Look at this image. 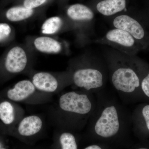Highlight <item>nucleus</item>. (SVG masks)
Returning a JSON list of instances; mask_svg holds the SVG:
<instances>
[{"instance_id": "16", "label": "nucleus", "mask_w": 149, "mask_h": 149, "mask_svg": "<svg viewBox=\"0 0 149 149\" xmlns=\"http://www.w3.org/2000/svg\"><path fill=\"white\" fill-rule=\"evenodd\" d=\"M126 0H100L95 8L102 15L110 17L126 10Z\"/></svg>"}, {"instance_id": "20", "label": "nucleus", "mask_w": 149, "mask_h": 149, "mask_svg": "<svg viewBox=\"0 0 149 149\" xmlns=\"http://www.w3.org/2000/svg\"><path fill=\"white\" fill-rule=\"evenodd\" d=\"M141 88L145 102H149V64L147 63L141 80Z\"/></svg>"}, {"instance_id": "11", "label": "nucleus", "mask_w": 149, "mask_h": 149, "mask_svg": "<svg viewBox=\"0 0 149 149\" xmlns=\"http://www.w3.org/2000/svg\"><path fill=\"white\" fill-rule=\"evenodd\" d=\"M25 43L35 52L63 55H69L71 54L69 43L56 36H28Z\"/></svg>"}, {"instance_id": "23", "label": "nucleus", "mask_w": 149, "mask_h": 149, "mask_svg": "<svg viewBox=\"0 0 149 149\" xmlns=\"http://www.w3.org/2000/svg\"><path fill=\"white\" fill-rule=\"evenodd\" d=\"M136 149H149V148H146V147H141V148Z\"/></svg>"}, {"instance_id": "21", "label": "nucleus", "mask_w": 149, "mask_h": 149, "mask_svg": "<svg viewBox=\"0 0 149 149\" xmlns=\"http://www.w3.org/2000/svg\"><path fill=\"white\" fill-rule=\"evenodd\" d=\"M49 0H22V5L27 8L35 9L45 4Z\"/></svg>"}, {"instance_id": "4", "label": "nucleus", "mask_w": 149, "mask_h": 149, "mask_svg": "<svg viewBox=\"0 0 149 149\" xmlns=\"http://www.w3.org/2000/svg\"><path fill=\"white\" fill-rule=\"evenodd\" d=\"M95 95L81 91H72L63 94L58 100V107L64 119V127L83 128L95 108Z\"/></svg>"}, {"instance_id": "18", "label": "nucleus", "mask_w": 149, "mask_h": 149, "mask_svg": "<svg viewBox=\"0 0 149 149\" xmlns=\"http://www.w3.org/2000/svg\"><path fill=\"white\" fill-rule=\"evenodd\" d=\"M15 35V30L11 25L7 22H0V45L10 42Z\"/></svg>"}, {"instance_id": "3", "label": "nucleus", "mask_w": 149, "mask_h": 149, "mask_svg": "<svg viewBox=\"0 0 149 149\" xmlns=\"http://www.w3.org/2000/svg\"><path fill=\"white\" fill-rule=\"evenodd\" d=\"M67 70L71 72L72 85L81 91L96 94L105 89L109 74L104 60L85 53L71 59Z\"/></svg>"}, {"instance_id": "25", "label": "nucleus", "mask_w": 149, "mask_h": 149, "mask_svg": "<svg viewBox=\"0 0 149 149\" xmlns=\"http://www.w3.org/2000/svg\"><path fill=\"white\" fill-rule=\"evenodd\" d=\"M0 149H6V148H1Z\"/></svg>"}, {"instance_id": "14", "label": "nucleus", "mask_w": 149, "mask_h": 149, "mask_svg": "<svg viewBox=\"0 0 149 149\" xmlns=\"http://www.w3.org/2000/svg\"><path fill=\"white\" fill-rule=\"evenodd\" d=\"M72 31V25L66 17L59 16L47 19L42 24L40 30L42 35L53 36Z\"/></svg>"}, {"instance_id": "10", "label": "nucleus", "mask_w": 149, "mask_h": 149, "mask_svg": "<svg viewBox=\"0 0 149 149\" xmlns=\"http://www.w3.org/2000/svg\"><path fill=\"white\" fill-rule=\"evenodd\" d=\"M51 95L37 90L30 80H23L6 90L3 97L15 103L38 104L49 101Z\"/></svg>"}, {"instance_id": "8", "label": "nucleus", "mask_w": 149, "mask_h": 149, "mask_svg": "<svg viewBox=\"0 0 149 149\" xmlns=\"http://www.w3.org/2000/svg\"><path fill=\"white\" fill-rule=\"evenodd\" d=\"M109 17L112 27L127 31L145 50L149 51V22L125 13Z\"/></svg>"}, {"instance_id": "1", "label": "nucleus", "mask_w": 149, "mask_h": 149, "mask_svg": "<svg viewBox=\"0 0 149 149\" xmlns=\"http://www.w3.org/2000/svg\"><path fill=\"white\" fill-rule=\"evenodd\" d=\"M104 60L108 70L109 80L119 98L125 104L145 102L141 84L146 62L136 56L107 49Z\"/></svg>"}, {"instance_id": "13", "label": "nucleus", "mask_w": 149, "mask_h": 149, "mask_svg": "<svg viewBox=\"0 0 149 149\" xmlns=\"http://www.w3.org/2000/svg\"><path fill=\"white\" fill-rule=\"evenodd\" d=\"M132 128L136 133L149 135V102H143L133 110Z\"/></svg>"}, {"instance_id": "12", "label": "nucleus", "mask_w": 149, "mask_h": 149, "mask_svg": "<svg viewBox=\"0 0 149 149\" xmlns=\"http://www.w3.org/2000/svg\"><path fill=\"white\" fill-rule=\"evenodd\" d=\"M24 114L17 103L0 97V122L6 127H15Z\"/></svg>"}, {"instance_id": "7", "label": "nucleus", "mask_w": 149, "mask_h": 149, "mask_svg": "<svg viewBox=\"0 0 149 149\" xmlns=\"http://www.w3.org/2000/svg\"><path fill=\"white\" fill-rule=\"evenodd\" d=\"M92 42L109 46L129 56H136L140 51L145 50L127 31L114 27L108 30L103 37L92 41Z\"/></svg>"}, {"instance_id": "15", "label": "nucleus", "mask_w": 149, "mask_h": 149, "mask_svg": "<svg viewBox=\"0 0 149 149\" xmlns=\"http://www.w3.org/2000/svg\"><path fill=\"white\" fill-rule=\"evenodd\" d=\"M43 125L42 118L38 116L32 115L22 118L15 127L20 136L29 137L39 133Z\"/></svg>"}, {"instance_id": "5", "label": "nucleus", "mask_w": 149, "mask_h": 149, "mask_svg": "<svg viewBox=\"0 0 149 149\" xmlns=\"http://www.w3.org/2000/svg\"><path fill=\"white\" fill-rule=\"evenodd\" d=\"M35 53L25 43L12 45L0 58V80L32 70Z\"/></svg>"}, {"instance_id": "19", "label": "nucleus", "mask_w": 149, "mask_h": 149, "mask_svg": "<svg viewBox=\"0 0 149 149\" xmlns=\"http://www.w3.org/2000/svg\"><path fill=\"white\" fill-rule=\"evenodd\" d=\"M59 142L61 149H77L75 137L70 132H63L59 137Z\"/></svg>"}, {"instance_id": "6", "label": "nucleus", "mask_w": 149, "mask_h": 149, "mask_svg": "<svg viewBox=\"0 0 149 149\" xmlns=\"http://www.w3.org/2000/svg\"><path fill=\"white\" fill-rule=\"evenodd\" d=\"M66 15L72 25L77 44L84 46L91 43L95 19L92 9L82 4H74L68 8Z\"/></svg>"}, {"instance_id": "2", "label": "nucleus", "mask_w": 149, "mask_h": 149, "mask_svg": "<svg viewBox=\"0 0 149 149\" xmlns=\"http://www.w3.org/2000/svg\"><path fill=\"white\" fill-rule=\"evenodd\" d=\"M95 95V108L87 125L93 134L110 139L132 128V113L126 104L105 89Z\"/></svg>"}, {"instance_id": "9", "label": "nucleus", "mask_w": 149, "mask_h": 149, "mask_svg": "<svg viewBox=\"0 0 149 149\" xmlns=\"http://www.w3.org/2000/svg\"><path fill=\"white\" fill-rule=\"evenodd\" d=\"M30 80L38 91L52 94L72 85V75L69 70L61 72L30 70Z\"/></svg>"}, {"instance_id": "17", "label": "nucleus", "mask_w": 149, "mask_h": 149, "mask_svg": "<svg viewBox=\"0 0 149 149\" xmlns=\"http://www.w3.org/2000/svg\"><path fill=\"white\" fill-rule=\"evenodd\" d=\"M35 9L27 8L20 5L13 7L6 12V19L14 23H23L36 16Z\"/></svg>"}, {"instance_id": "24", "label": "nucleus", "mask_w": 149, "mask_h": 149, "mask_svg": "<svg viewBox=\"0 0 149 149\" xmlns=\"http://www.w3.org/2000/svg\"><path fill=\"white\" fill-rule=\"evenodd\" d=\"M1 148V144L0 143V148Z\"/></svg>"}, {"instance_id": "22", "label": "nucleus", "mask_w": 149, "mask_h": 149, "mask_svg": "<svg viewBox=\"0 0 149 149\" xmlns=\"http://www.w3.org/2000/svg\"><path fill=\"white\" fill-rule=\"evenodd\" d=\"M84 149H103L100 146L97 145H91Z\"/></svg>"}]
</instances>
